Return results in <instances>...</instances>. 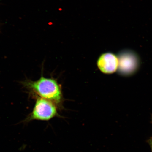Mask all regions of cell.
Here are the masks:
<instances>
[{"label": "cell", "instance_id": "3957f363", "mask_svg": "<svg viewBox=\"0 0 152 152\" xmlns=\"http://www.w3.org/2000/svg\"><path fill=\"white\" fill-rule=\"evenodd\" d=\"M97 64L99 69L102 73L113 74L118 69V58L113 53H104L99 57Z\"/></svg>", "mask_w": 152, "mask_h": 152}, {"label": "cell", "instance_id": "7a4b0ae2", "mask_svg": "<svg viewBox=\"0 0 152 152\" xmlns=\"http://www.w3.org/2000/svg\"><path fill=\"white\" fill-rule=\"evenodd\" d=\"M58 106L54 102L41 97L37 98L33 111L24 121L28 122L33 120L48 121L55 117H59Z\"/></svg>", "mask_w": 152, "mask_h": 152}, {"label": "cell", "instance_id": "5b68a950", "mask_svg": "<svg viewBox=\"0 0 152 152\" xmlns=\"http://www.w3.org/2000/svg\"><path fill=\"white\" fill-rule=\"evenodd\" d=\"M149 144H150V146H151V151L152 152V138L150 139L149 141Z\"/></svg>", "mask_w": 152, "mask_h": 152}, {"label": "cell", "instance_id": "6da1fadb", "mask_svg": "<svg viewBox=\"0 0 152 152\" xmlns=\"http://www.w3.org/2000/svg\"><path fill=\"white\" fill-rule=\"evenodd\" d=\"M26 85L38 96L52 102L58 106L62 107L63 96L61 87L54 79L41 77L35 81H28Z\"/></svg>", "mask_w": 152, "mask_h": 152}, {"label": "cell", "instance_id": "277c9868", "mask_svg": "<svg viewBox=\"0 0 152 152\" xmlns=\"http://www.w3.org/2000/svg\"><path fill=\"white\" fill-rule=\"evenodd\" d=\"M118 68L121 73L125 75L132 73L138 66V60L135 55L130 52H124L120 55Z\"/></svg>", "mask_w": 152, "mask_h": 152}]
</instances>
